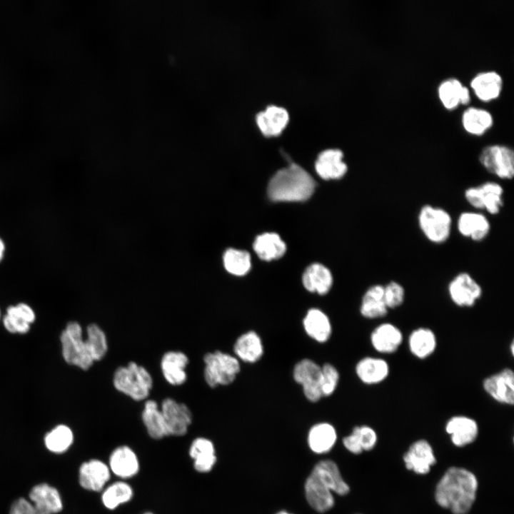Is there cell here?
Here are the masks:
<instances>
[{
    "instance_id": "cell-1",
    "label": "cell",
    "mask_w": 514,
    "mask_h": 514,
    "mask_svg": "<svg viewBox=\"0 0 514 514\" xmlns=\"http://www.w3.org/2000/svg\"><path fill=\"white\" fill-rule=\"evenodd\" d=\"M478 487L473 473L463 468L451 467L437 483L435 500L453 514H467L475 503Z\"/></svg>"
},
{
    "instance_id": "cell-2",
    "label": "cell",
    "mask_w": 514,
    "mask_h": 514,
    "mask_svg": "<svg viewBox=\"0 0 514 514\" xmlns=\"http://www.w3.org/2000/svg\"><path fill=\"white\" fill-rule=\"evenodd\" d=\"M350 490L337 465L332 460L318 462L305 483V494L308 504L315 510L324 513L334 505L332 491L345 495Z\"/></svg>"
},
{
    "instance_id": "cell-3",
    "label": "cell",
    "mask_w": 514,
    "mask_h": 514,
    "mask_svg": "<svg viewBox=\"0 0 514 514\" xmlns=\"http://www.w3.org/2000/svg\"><path fill=\"white\" fill-rule=\"evenodd\" d=\"M315 188L312 176L299 165L291 163L272 177L268 194L274 201H303L311 197Z\"/></svg>"
},
{
    "instance_id": "cell-4",
    "label": "cell",
    "mask_w": 514,
    "mask_h": 514,
    "mask_svg": "<svg viewBox=\"0 0 514 514\" xmlns=\"http://www.w3.org/2000/svg\"><path fill=\"white\" fill-rule=\"evenodd\" d=\"M114 388L135 401L148 399L153 388V380L150 372L135 361L119 366L112 378Z\"/></svg>"
},
{
    "instance_id": "cell-5",
    "label": "cell",
    "mask_w": 514,
    "mask_h": 514,
    "mask_svg": "<svg viewBox=\"0 0 514 514\" xmlns=\"http://www.w3.org/2000/svg\"><path fill=\"white\" fill-rule=\"evenodd\" d=\"M203 361V378L211 388L231 384L241 371L239 360L221 351L206 353Z\"/></svg>"
},
{
    "instance_id": "cell-6",
    "label": "cell",
    "mask_w": 514,
    "mask_h": 514,
    "mask_svg": "<svg viewBox=\"0 0 514 514\" xmlns=\"http://www.w3.org/2000/svg\"><path fill=\"white\" fill-rule=\"evenodd\" d=\"M418 224L428 241L435 244H442L450 238L452 217L445 209L426 204L419 210Z\"/></svg>"
},
{
    "instance_id": "cell-7",
    "label": "cell",
    "mask_w": 514,
    "mask_h": 514,
    "mask_svg": "<svg viewBox=\"0 0 514 514\" xmlns=\"http://www.w3.org/2000/svg\"><path fill=\"white\" fill-rule=\"evenodd\" d=\"M62 355L69 365L84 371L90 368L94 361L83 336L81 325L76 321L69 322L60 336Z\"/></svg>"
},
{
    "instance_id": "cell-8",
    "label": "cell",
    "mask_w": 514,
    "mask_h": 514,
    "mask_svg": "<svg viewBox=\"0 0 514 514\" xmlns=\"http://www.w3.org/2000/svg\"><path fill=\"white\" fill-rule=\"evenodd\" d=\"M479 161L490 173L503 180L514 176V151L508 146L492 144L480 153Z\"/></svg>"
},
{
    "instance_id": "cell-9",
    "label": "cell",
    "mask_w": 514,
    "mask_h": 514,
    "mask_svg": "<svg viewBox=\"0 0 514 514\" xmlns=\"http://www.w3.org/2000/svg\"><path fill=\"white\" fill-rule=\"evenodd\" d=\"M503 188L495 181H485L479 186L468 187L464 192L466 201L473 208L497 215L503 206Z\"/></svg>"
},
{
    "instance_id": "cell-10",
    "label": "cell",
    "mask_w": 514,
    "mask_h": 514,
    "mask_svg": "<svg viewBox=\"0 0 514 514\" xmlns=\"http://www.w3.org/2000/svg\"><path fill=\"white\" fill-rule=\"evenodd\" d=\"M451 301L460 308H471L480 299L483 289L480 283L468 273L455 275L448 285Z\"/></svg>"
},
{
    "instance_id": "cell-11",
    "label": "cell",
    "mask_w": 514,
    "mask_h": 514,
    "mask_svg": "<svg viewBox=\"0 0 514 514\" xmlns=\"http://www.w3.org/2000/svg\"><path fill=\"white\" fill-rule=\"evenodd\" d=\"M160 406L168 435L182 436L192 423V413L183 403L173 398H166Z\"/></svg>"
},
{
    "instance_id": "cell-12",
    "label": "cell",
    "mask_w": 514,
    "mask_h": 514,
    "mask_svg": "<svg viewBox=\"0 0 514 514\" xmlns=\"http://www.w3.org/2000/svg\"><path fill=\"white\" fill-rule=\"evenodd\" d=\"M321 367L309 358L298 361L293 370L294 381L301 385L306 399L312 403L322 398L320 388Z\"/></svg>"
},
{
    "instance_id": "cell-13",
    "label": "cell",
    "mask_w": 514,
    "mask_h": 514,
    "mask_svg": "<svg viewBox=\"0 0 514 514\" xmlns=\"http://www.w3.org/2000/svg\"><path fill=\"white\" fill-rule=\"evenodd\" d=\"M484 391L500 404H514V372L505 368L484 378L482 383Z\"/></svg>"
},
{
    "instance_id": "cell-14",
    "label": "cell",
    "mask_w": 514,
    "mask_h": 514,
    "mask_svg": "<svg viewBox=\"0 0 514 514\" xmlns=\"http://www.w3.org/2000/svg\"><path fill=\"white\" fill-rule=\"evenodd\" d=\"M188 356L181 351H168L161 358L160 368L164 380L171 386H180L188 378Z\"/></svg>"
},
{
    "instance_id": "cell-15",
    "label": "cell",
    "mask_w": 514,
    "mask_h": 514,
    "mask_svg": "<svg viewBox=\"0 0 514 514\" xmlns=\"http://www.w3.org/2000/svg\"><path fill=\"white\" fill-rule=\"evenodd\" d=\"M406 468L415 473L425 475L430 472L436 463L431 445L425 439L413 443L403 455Z\"/></svg>"
},
{
    "instance_id": "cell-16",
    "label": "cell",
    "mask_w": 514,
    "mask_h": 514,
    "mask_svg": "<svg viewBox=\"0 0 514 514\" xmlns=\"http://www.w3.org/2000/svg\"><path fill=\"white\" fill-rule=\"evenodd\" d=\"M373 349L382 354L395 353L403 342V334L395 325L386 322L378 325L370 336Z\"/></svg>"
},
{
    "instance_id": "cell-17",
    "label": "cell",
    "mask_w": 514,
    "mask_h": 514,
    "mask_svg": "<svg viewBox=\"0 0 514 514\" xmlns=\"http://www.w3.org/2000/svg\"><path fill=\"white\" fill-rule=\"evenodd\" d=\"M289 119L288 111L276 105L268 106L256 116L258 128L266 137H275L281 134L286 128Z\"/></svg>"
},
{
    "instance_id": "cell-18",
    "label": "cell",
    "mask_w": 514,
    "mask_h": 514,
    "mask_svg": "<svg viewBox=\"0 0 514 514\" xmlns=\"http://www.w3.org/2000/svg\"><path fill=\"white\" fill-rule=\"evenodd\" d=\"M445 429L453 444L457 447H463L473 443L479 433L477 422L473 418L463 415L450 418L446 422Z\"/></svg>"
},
{
    "instance_id": "cell-19",
    "label": "cell",
    "mask_w": 514,
    "mask_h": 514,
    "mask_svg": "<svg viewBox=\"0 0 514 514\" xmlns=\"http://www.w3.org/2000/svg\"><path fill=\"white\" fill-rule=\"evenodd\" d=\"M110 468L104 462L92 459L83 463L79 471L80 485L86 490L99 492L110 478Z\"/></svg>"
},
{
    "instance_id": "cell-20",
    "label": "cell",
    "mask_w": 514,
    "mask_h": 514,
    "mask_svg": "<svg viewBox=\"0 0 514 514\" xmlns=\"http://www.w3.org/2000/svg\"><path fill=\"white\" fill-rule=\"evenodd\" d=\"M457 228L459 233L463 237L480 242L488 236L490 223L488 218L482 213L465 211L458 216Z\"/></svg>"
},
{
    "instance_id": "cell-21",
    "label": "cell",
    "mask_w": 514,
    "mask_h": 514,
    "mask_svg": "<svg viewBox=\"0 0 514 514\" xmlns=\"http://www.w3.org/2000/svg\"><path fill=\"white\" fill-rule=\"evenodd\" d=\"M355 371L363 383L376 385L383 382L388 377L390 366L382 358L366 356L358 361Z\"/></svg>"
},
{
    "instance_id": "cell-22",
    "label": "cell",
    "mask_w": 514,
    "mask_h": 514,
    "mask_svg": "<svg viewBox=\"0 0 514 514\" xmlns=\"http://www.w3.org/2000/svg\"><path fill=\"white\" fill-rule=\"evenodd\" d=\"M343 158V153L340 149L330 148L323 151L318 154L315 163L316 173L325 180L343 177L348 168Z\"/></svg>"
},
{
    "instance_id": "cell-23",
    "label": "cell",
    "mask_w": 514,
    "mask_h": 514,
    "mask_svg": "<svg viewBox=\"0 0 514 514\" xmlns=\"http://www.w3.org/2000/svg\"><path fill=\"white\" fill-rule=\"evenodd\" d=\"M503 84V78L498 72L487 71L477 74L470 85L478 99L488 102L499 97Z\"/></svg>"
},
{
    "instance_id": "cell-24",
    "label": "cell",
    "mask_w": 514,
    "mask_h": 514,
    "mask_svg": "<svg viewBox=\"0 0 514 514\" xmlns=\"http://www.w3.org/2000/svg\"><path fill=\"white\" fill-rule=\"evenodd\" d=\"M438 98L448 110H453L460 104L467 105L470 101V90L455 78L443 80L438 87Z\"/></svg>"
},
{
    "instance_id": "cell-25",
    "label": "cell",
    "mask_w": 514,
    "mask_h": 514,
    "mask_svg": "<svg viewBox=\"0 0 514 514\" xmlns=\"http://www.w3.org/2000/svg\"><path fill=\"white\" fill-rule=\"evenodd\" d=\"M438 344L435 332L427 327L413 330L408 337L410 353L416 358L424 360L434 353Z\"/></svg>"
},
{
    "instance_id": "cell-26",
    "label": "cell",
    "mask_w": 514,
    "mask_h": 514,
    "mask_svg": "<svg viewBox=\"0 0 514 514\" xmlns=\"http://www.w3.org/2000/svg\"><path fill=\"white\" fill-rule=\"evenodd\" d=\"M29 499L49 514L58 513L63 509V500L59 490L46 483L33 486L29 493Z\"/></svg>"
},
{
    "instance_id": "cell-27",
    "label": "cell",
    "mask_w": 514,
    "mask_h": 514,
    "mask_svg": "<svg viewBox=\"0 0 514 514\" xmlns=\"http://www.w3.org/2000/svg\"><path fill=\"white\" fill-rule=\"evenodd\" d=\"M303 326L306 334L318 343H326L331 336V321L327 314L319 308L308 310L303 319Z\"/></svg>"
},
{
    "instance_id": "cell-28",
    "label": "cell",
    "mask_w": 514,
    "mask_h": 514,
    "mask_svg": "<svg viewBox=\"0 0 514 514\" xmlns=\"http://www.w3.org/2000/svg\"><path fill=\"white\" fill-rule=\"evenodd\" d=\"M263 350L261 337L253 331L241 334L233 345L235 356L238 360L248 363L258 361L263 355Z\"/></svg>"
},
{
    "instance_id": "cell-29",
    "label": "cell",
    "mask_w": 514,
    "mask_h": 514,
    "mask_svg": "<svg viewBox=\"0 0 514 514\" xmlns=\"http://www.w3.org/2000/svg\"><path fill=\"white\" fill-rule=\"evenodd\" d=\"M35 321L33 309L24 303L11 306L6 310L3 318L5 328L11 333L24 334L30 329V326Z\"/></svg>"
},
{
    "instance_id": "cell-30",
    "label": "cell",
    "mask_w": 514,
    "mask_h": 514,
    "mask_svg": "<svg viewBox=\"0 0 514 514\" xmlns=\"http://www.w3.org/2000/svg\"><path fill=\"white\" fill-rule=\"evenodd\" d=\"M109 466L111 471L121 478L133 477L139 470L136 453L126 445L118 447L112 452Z\"/></svg>"
},
{
    "instance_id": "cell-31",
    "label": "cell",
    "mask_w": 514,
    "mask_h": 514,
    "mask_svg": "<svg viewBox=\"0 0 514 514\" xmlns=\"http://www.w3.org/2000/svg\"><path fill=\"white\" fill-rule=\"evenodd\" d=\"M388 309L383 299V285L376 284L370 286L363 296L360 313L368 319L383 318Z\"/></svg>"
},
{
    "instance_id": "cell-32",
    "label": "cell",
    "mask_w": 514,
    "mask_h": 514,
    "mask_svg": "<svg viewBox=\"0 0 514 514\" xmlns=\"http://www.w3.org/2000/svg\"><path fill=\"white\" fill-rule=\"evenodd\" d=\"M302 282L308 291L325 295L331 288L333 277L330 271L324 266L313 263L304 271Z\"/></svg>"
},
{
    "instance_id": "cell-33",
    "label": "cell",
    "mask_w": 514,
    "mask_h": 514,
    "mask_svg": "<svg viewBox=\"0 0 514 514\" xmlns=\"http://www.w3.org/2000/svg\"><path fill=\"white\" fill-rule=\"evenodd\" d=\"M189 455L194 460V468L199 473L209 472L216 462L214 445L206 438L199 437L193 440Z\"/></svg>"
},
{
    "instance_id": "cell-34",
    "label": "cell",
    "mask_w": 514,
    "mask_h": 514,
    "mask_svg": "<svg viewBox=\"0 0 514 514\" xmlns=\"http://www.w3.org/2000/svg\"><path fill=\"white\" fill-rule=\"evenodd\" d=\"M141 419L148 434L152 438L161 439L168 436L160 406L155 400H145Z\"/></svg>"
},
{
    "instance_id": "cell-35",
    "label": "cell",
    "mask_w": 514,
    "mask_h": 514,
    "mask_svg": "<svg viewBox=\"0 0 514 514\" xmlns=\"http://www.w3.org/2000/svg\"><path fill=\"white\" fill-rule=\"evenodd\" d=\"M465 131L474 136L483 135L493 124V118L488 111L477 107L466 109L461 118Z\"/></svg>"
},
{
    "instance_id": "cell-36",
    "label": "cell",
    "mask_w": 514,
    "mask_h": 514,
    "mask_svg": "<svg viewBox=\"0 0 514 514\" xmlns=\"http://www.w3.org/2000/svg\"><path fill=\"white\" fill-rule=\"evenodd\" d=\"M337 439L335 428L328 423H318L313 425L308 435L310 448L316 453L328 452Z\"/></svg>"
},
{
    "instance_id": "cell-37",
    "label": "cell",
    "mask_w": 514,
    "mask_h": 514,
    "mask_svg": "<svg viewBox=\"0 0 514 514\" xmlns=\"http://www.w3.org/2000/svg\"><path fill=\"white\" fill-rule=\"evenodd\" d=\"M253 249L260 258L271 261L281 257L286 252V246L278 234L265 233L256 237Z\"/></svg>"
},
{
    "instance_id": "cell-38",
    "label": "cell",
    "mask_w": 514,
    "mask_h": 514,
    "mask_svg": "<svg viewBox=\"0 0 514 514\" xmlns=\"http://www.w3.org/2000/svg\"><path fill=\"white\" fill-rule=\"evenodd\" d=\"M48 450L53 453L61 454L71 446L74 442V433L66 425H59L48 432L44 439Z\"/></svg>"
},
{
    "instance_id": "cell-39",
    "label": "cell",
    "mask_w": 514,
    "mask_h": 514,
    "mask_svg": "<svg viewBox=\"0 0 514 514\" xmlns=\"http://www.w3.org/2000/svg\"><path fill=\"white\" fill-rule=\"evenodd\" d=\"M85 341L94 362L102 360L107 354V336L99 325L91 323L87 326Z\"/></svg>"
},
{
    "instance_id": "cell-40",
    "label": "cell",
    "mask_w": 514,
    "mask_h": 514,
    "mask_svg": "<svg viewBox=\"0 0 514 514\" xmlns=\"http://www.w3.org/2000/svg\"><path fill=\"white\" fill-rule=\"evenodd\" d=\"M133 496L131 487L125 482H116L107 487L102 495V503L108 509H115L119 505L129 501Z\"/></svg>"
},
{
    "instance_id": "cell-41",
    "label": "cell",
    "mask_w": 514,
    "mask_h": 514,
    "mask_svg": "<svg viewBox=\"0 0 514 514\" xmlns=\"http://www.w3.org/2000/svg\"><path fill=\"white\" fill-rule=\"evenodd\" d=\"M226 270L235 276H243L251 268V257L246 251L229 248L223 254Z\"/></svg>"
},
{
    "instance_id": "cell-42",
    "label": "cell",
    "mask_w": 514,
    "mask_h": 514,
    "mask_svg": "<svg viewBox=\"0 0 514 514\" xmlns=\"http://www.w3.org/2000/svg\"><path fill=\"white\" fill-rule=\"evenodd\" d=\"M321 367V391L322 397H327L332 395L336 390L340 376L336 368L331 363H324Z\"/></svg>"
},
{
    "instance_id": "cell-43",
    "label": "cell",
    "mask_w": 514,
    "mask_h": 514,
    "mask_svg": "<svg viewBox=\"0 0 514 514\" xmlns=\"http://www.w3.org/2000/svg\"><path fill=\"white\" fill-rule=\"evenodd\" d=\"M405 291L403 286L395 281L383 286V299L388 309L400 307L404 302Z\"/></svg>"
},
{
    "instance_id": "cell-44",
    "label": "cell",
    "mask_w": 514,
    "mask_h": 514,
    "mask_svg": "<svg viewBox=\"0 0 514 514\" xmlns=\"http://www.w3.org/2000/svg\"><path fill=\"white\" fill-rule=\"evenodd\" d=\"M356 428L363 451L372 450L376 446L378 440L376 430L368 425L356 426Z\"/></svg>"
},
{
    "instance_id": "cell-45",
    "label": "cell",
    "mask_w": 514,
    "mask_h": 514,
    "mask_svg": "<svg viewBox=\"0 0 514 514\" xmlns=\"http://www.w3.org/2000/svg\"><path fill=\"white\" fill-rule=\"evenodd\" d=\"M9 514H49L34 505L29 499L19 498L11 504Z\"/></svg>"
},
{
    "instance_id": "cell-46",
    "label": "cell",
    "mask_w": 514,
    "mask_h": 514,
    "mask_svg": "<svg viewBox=\"0 0 514 514\" xmlns=\"http://www.w3.org/2000/svg\"><path fill=\"white\" fill-rule=\"evenodd\" d=\"M343 443L345 448L353 454H360L363 452L358 440L356 427L353 428V430L349 435L343 438Z\"/></svg>"
},
{
    "instance_id": "cell-47",
    "label": "cell",
    "mask_w": 514,
    "mask_h": 514,
    "mask_svg": "<svg viewBox=\"0 0 514 514\" xmlns=\"http://www.w3.org/2000/svg\"><path fill=\"white\" fill-rule=\"evenodd\" d=\"M5 243L4 241L0 238V262L4 258V253H5Z\"/></svg>"
},
{
    "instance_id": "cell-48",
    "label": "cell",
    "mask_w": 514,
    "mask_h": 514,
    "mask_svg": "<svg viewBox=\"0 0 514 514\" xmlns=\"http://www.w3.org/2000/svg\"><path fill=\"white\" fill-rule=\"evenodd\" d=\"M513 349H514V343H513V341H512L511 344H510L511 355H513V353H514Z\"/></svg>"
},
{
    "instance_id": "cell-49",
    "label": "cell",
    "mask_w": 514,
    "mask_h": 514,
    "mask_svg": "<svg viewBox=\"0 0 514 514\" xmlns=\"http://www.w3.org/2000/svg\"><path fill=\"white\" fill-rule=\"evenodd\" d=\"M276 514H291V513H289L286 511L282 510V511L277 513Z\"/></svg>"
},
{
    "instance_id": "cell-50",
    "label": "cell",
    "mask_w": 514,
    "mask_h": 514,
    "mask_svg": "<svg viewBox=\"0 0 514 514\" xmlns=\"http://www.w3.org/2000/svg\"><path fill=\"white\" fill-rule=\"evenodd\" d=\"M144 514H153V513H144Z\"/></svg>"
},
{
    "instance_id": "cell-51",
    "label": "cell",
    "mask_w": 514,
    "mask_h": 514,
    "mask_svg": "<svg viewBox=\"0 0 514 514\" xmlns=\"http://www.w3.org/2000/svg\"><path fill=\"white\" fill-rule=\"evenodd\" d=\"M0 316H1V312H0Z\"/></svg>"
}]
</instances>
